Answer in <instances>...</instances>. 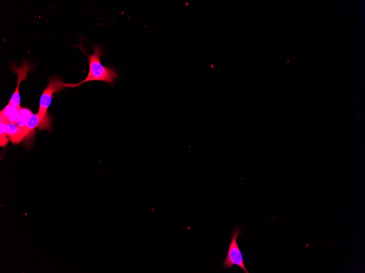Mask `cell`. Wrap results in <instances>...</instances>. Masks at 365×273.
I'll list each match as a JSON object with an SVG mask.
<instances>
[{
    "label": "cell",
    "mask_w": 365,
    "mask_h": 273,
    "mask_svg": "<svg viewBox=\"0 0 365 273\" xmlns=\"http://www.w3.org/2000/svg\"><path fill=\"white\" fill-rule=\"evenodd\" d=\"M78 47L89 59V73L82 82L76 84L65 83V87L75 88L79 87L86 83L98 81L103 82L113 86L115 80L118 78V73L112 68L106 67L101 62V56L102 54L100 46L94 47V53L89 55L84 51L82 43Z\"/></svg>",
    "instance_id": "6da1fadb"
},
{
    "label": "cell",
    "mask_w": 365,
    "mask_h": 273,
    "mask_svg": "<svg viewBox=\"0 0 365 273\" xmlns=\"http://www.w3.org/2000/svg\"><path fill=\"white\" fill-rule=\"evenodd\" d=\"M242 228L238 227L232 231V236L223 266L224 268L232 269L235 265L242 268L245 272L249 273L244 261V257L238 245L237 239L242 233Z\"/></svg>",
    "instance_id": "7a4b0ae2"
},
{
    "label": "cell",
    "mask_w": 365,
    "mask_h": 273,
    "mask_svg": "<svg viewBox=\"0 0 365 273\" xmlns=\"http://www.w3.org/2000/svg\"><path fill=\"white\" fill-rule=\"evenodd\" d=\"M60 78L53 77L49 80L46 88L43 91L40 100L38 114L42 120H48L47 111L52 103L54 93H59L65 89V85Z\"/></svg>",
    "instance_id": "3957f363"
},
{
    "label": "cell",
    "mask_w": 365,
    "mask_h": 273,
    "mask_svg": "<svg viewBox=\"0 0 365 273\" xmlns=\"http://www.w3.org/2000/svg\"><path fill=\"white\" fill-rule=\"evenodd\" d=\"M34 70L33 67L26 62H23L20 67H13L12 69L13 73H15L18 76L17 85L16 91L12 95L9 104L21 108V97L19 93V85L23 80L26 79L28 73Z\"/></svg>",
    "instance_id": "277c9868"
},
{
    "label": "cell",
    "mask_w": 365,
    "mask_h": 273,
    "mask_svg": "<svg viewBox=\"0 0 365 273\" xmlns=\"http://www.w3.org/2000/svg\"><path fill=\"white\" fill-rule=\"evenodd\" d=\"M7 133L11 142L14 145H18L29 134L26 128H21L17 124L8 123L7 125Z\"/></svg>",
    "instance_id": "5b68a950"
},
{
    "label": "cell",
    "mask_w": 365,
    "mask_h": 273,
    "mask_svg": "<svg viewBox=\"0 0 365 273\" xmlns=\"http://www.w3.org/2000/svg\"><path fill=\"white\" fill-rule=\"evenodd\" d=\"M19 108L10 104H8L0 113V120L7 122L17 124L20 117Z\"/></svg>",
    "instance_id": "8992f818"
},
{
    "label": "cell",
    "mask_w": 365,
    "mask_h": 273,
    "mask_svg": "<svg viewBox=\"0 0 365 273\" xmlns=\"http://www.w3.org/2000/svg\"><path fill=\"white\" fill-rule=\"evenodd\" d=\"M48 120H42L39 115L38 114H33L30 117H29L27 120L26 123V129L29 132V133L31 131H34L36 128H40L42 129L45 128V125H48L50 124H48Z\"/></svg>",
    "instance_id": "52a82bcc"
},
{
    "label": "cell",
    "mask_w": 365,
    "mask_h": 273,
    "mask_svg": "<svg viewBox=\"0 0 365 273\" xmlns=\"http://www.w3.org/2000/svg\"><path fill=\"white\" fill-rule=\"evenodd\" d=\"M8 122L0 120V145L2 147H6L9 143L8 135L7 133V125Z\"/></svg>",
    "instance_id": "ba28073f"
},
{
    "label": "cell",
    "mask_w": 365,
    "mask_h": 273,
    "mask_svg": "<svg viewBox=\"0 0 365 273\" xmlns=\"http://www.w3.org/2000/svg\"><path fill=\"white\" fill-rule=\"evenodd\" d=\"M19 114L20 116L25 117L27 119L33 114V113L30 109L21 108L19 110Z\"/></svg>",
    "instance_id": "9c48e42d"
}]
</instances>
